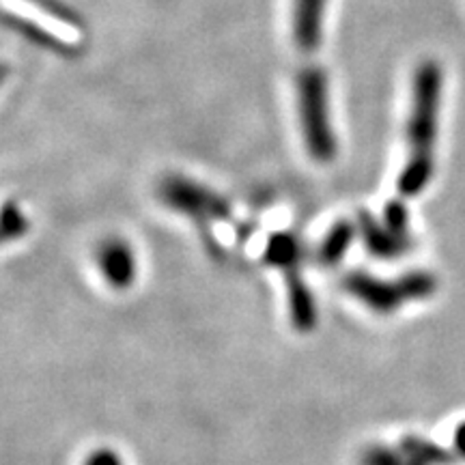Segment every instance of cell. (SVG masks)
<instances>
[{
    "mask_svg": "<svg viewBox=\"0 0 465 465\" xmlns=\"http://www.w3.org/2000/svg\"><path fill=\"white\" fill-rule=\"evenodd\" d=\"M441 93V72L435 63H422L414 80V100H411L410 127V160L399 177V190L405 196L420 194L433 174V143L438 132Z\"/></svg>",
    "mask_w": 465,
    "mask_h": 465,
    "instance_id": "1",
    "label": "cell"
},
{
    "mask_svg": "<svg viewBox=\"0 0 465 465\" xmlns=\"http://www.w3.org/2000/svg\"><path fill=\"white\" fill-rule=\"evenodd\" d=\"M298 113L304 143L312 160L328 164L336 158V134L330 114V91L325 74L308 67L298 80Z\"/></svg>",
    "mask_w": 465,
    "mask_h": 465,
    "instance_id": "2",
    "label": "cell"
},
{
    "mask_svg": "<svg viewBox=\"0 0 465 465\" xmlns=\"http://www.w3.org/2000/svg\"><path fill=\"white\" fill-rule=\"evenodd\" d=\"M342 287L373 312L391 315L405 302L427 298L433 291V278L427 274H407L397 282H388L377 281L364 272H351L342 281Z\"/></svg>",
    "mask_w": 465,
    "mask_h": 465,
    "instance_id": "3",
    "label": "cell"
},
{
    "mask_svg": "<svg viewBox=\"0 0 465 465\" xmlns=\"http://www.w3.org/2000/svg\"><path fill=\"white\" fill-rule=\"evenodd\" d=\"M162 201L174 212L185 213L194 220H226L231 218V207L216 192L203 188L185 177H168L160 188Z\"/></svg>",
    "mask_w": 465,
    "mask_h": 465,
    "instance_id": "4",
    "label": "cell"
},
{
    "mask_svg": "<svg viewBox=\"0 0 465 465\" xmlns=\"http://www.w3.org/2000/svg\"><path fill=\"white\" fill-rule=\"evenodd\" d=\"M97 267L113 289L125 291L136 282V257L130 243L121 237H110L102 243L97 250Z\"/></svg>",
    "mask_w": 465,
    "mask_h": 465,
    "instance_id": "5",
    "label": "cell"
},
{
    "mask_svg": "<svg viewBox=\"0 0 465 465\" xmlns=\"http://www.w3.org/2000/svg\"><path fill=\"white\" fill-rule=\"evenodd\" d=\"M325 0H295L293 39L302 52H312L322 44Z\"/></svg>",
    "mask_w": 465,
    "mask_h": 465,
    "instance_id": "6",
    "label": "cell"
},
{
    "mask_svg": "<svg viewBox=\"0 0 465 465\" xmlns=\"http://www.w3.org/2000/svg\"><path fill=\"white\" fill-rule=\"evenodd\" d=\"M287 274V291H289V312L291 322L300 332H312L317 325V304L312 298L308 284L302 281L300 267L298 270L284 272Z\"/></svg>",
    "mask_w": 465,
    "mask_h": 465,
    "instance_id": "7",
    "label": "cell"
},
{
    "mask_svg": "<svg viewBox=\"0 0 465 465\" xmlns=\"http://www.w3.org/2000/svg\"><path fill=\"white\" fill-rule=\"evenodd\" d=\"M360 235L369 248L371 254L380 259H392L399 257L401 252L407 248V237H401L397 232L381 226L377 220H373L369 213L360 216Z\"/></svg>",
    "mask_w": 465,
    "mask_h": 465,
    "instance_id": "8",
    "label": "cell"
},
{
    "mask_svg": "<svg viewBox=\"0 0 465 465\" xmlns=\"http://www.w3.org/2000/svg\"><path fill=\"white\" fill-rule=\"evenodd\" d=\"M302 261L300 254V243L293 235L289 232H276L270 237L265 248V263L281 267V270H298Z\"/></svg>",
    "mask_w": 465,
    "mask_h": 465,
    "instance_id": "9",
    "label": "cell"
},
{
    "mask_svg": "<svg viewBox=\"0 0 465 465\" xmlns=\"http://www.w3.org/2000/svg\"><path fill=\"white\" fill-rule=\"evenodd\" d=\"M353 237H356V226L351 223H336L322 242L319 261H322L323 265H339L342 257H345L349 246H351Z\"/></svg>",
    "mask_w": 465,
    "mask_h": 465,
    "instance_id": "10",
    "label": "cell"
},
{
    "mask_svg": "<svg viewBox=\"0 0 465 465\" xmlns=\"http://www.w3.org/2000/svg\"><path fill=\"white\" fill-rule=\"evenodd\" d=\"M28 218L25 216L20 205L15 203H7L0 209V243H7L14 240H20L28 232Z\"/></svg>",
    "mask_w": 465,
    "mask_h": 465,
    "instance_id": "11",
    "label": "cell"
},
{
    "mask_svg": "<svg viewBox=\"0 0 465 465\" xmlns=\"http://www.w3.org/2000/svg\"><path fill=\"white\" fill-rule=\"evenodd\" d=\"M84 465H124V461H121V457L116 455L114 450L100 449V450L93 452L89 459H86Z\"/></svg>",
    "mask_w": 465,
    "mask_h": 465,
    "instance_id": "12",
    "label": "cell"
},
{
    "mask_svg": "<svg viewBox=\"0 0 465 465\" xmlns=\"http://www.w3.org/2000/svg\"><path fill=\"white\" fill-rule=\"evenodd\" d=\"M7 75H9V67L5 65V63H0V86H3L5 80H7Z\"/></svg>",
    "mask_w": 465,
    "mask_h": 465,
    "instance_id": "13",
    "label": "cell"
}]
</instances>
